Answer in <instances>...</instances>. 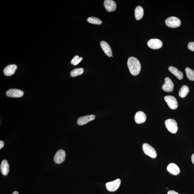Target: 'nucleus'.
<instances>
[{
	"label": "nucleus",
	"mask_w": 194,
	"mask_h": 194,
	"mask_svg": "<svg viewBox=\"0 0 194 194\" xmlns=\"http://www.w3.org/2000/svg\"><path fill=\"white\" fill-rule=\"evenodd\" d=\"M87 21L89 23L95 25H101L102 23L100 19L95 17H90L87 18Z\"/></svg>",
	"instance_id": "obj_23"
},
{
	"label": "nucleus",
	"mask_w": 194,
	"mask_h": 194,
	"mask_svg": "<svg viewBox=\"0 0 194 194\" xmlns=\"http://www.w3.org/2000/svg\"><path fill=\"white\" fill-rule=\"evenodd\" d=\"M4 142L2 141H0V149H1V148H3V146H4Z\"/></svg>",
	"instance_id": "obj_27"
},
{
	"label": "nucleus",
	"mask_w": 194,
	"mask_h": 194,
	"mask_svg": "<svg viewBox=\"0 0 194 194\" xmlns=\"http://www.w3.org/2000/svg\"><path fill=\"white\" fill-rule=\"evenodd\" d=\"M12 194H19L18 192L16 191L14 192Z\"/></svg>",
	"instance_id": "obj_29"
},
{
	"label": "nucleus",
	"mask_w": 194,
	"mask_h": 194,
	"mask_svg": "<svg viewBox=\"0 0 194 194\" xmlns=\"http://www.w3.org/2000/svg\"><path fill=\"white\" fill-rule=\"evenodd\" d=\"M83 59L82 57H79L78 55H76L71 61V63L74 65H76L80 63Z\"/></svg>",
	"instance_id": "obj_24"
},
{
	"label": "nucleus",
	"mask_w": 194,
	"mask_h": 194,
	"mask_svg": "<svg viewBox=\"0 0 194 194\" xmlns=\"http://www.w3.org/2000/svg\"><path fill=\"white\" fill-rule=\"evenodd\" d=\"M162 90L167 92H171L174 88V84L170 78L167 77L165 79V83L162 86Z\"/></svg>",
	"instance_id": "obj_8"
},
{
	"label": "nucleus",
	"mask_w": 194,
	"mask_h": 194,
	"mask_svg": "<svg viewBox=\"0 0 194 194\" xmlns=\"http://www.w3.org/2000/svg\"><path fill=\"white\" fill-rule=\"evenodd\" d=\"M84 72V69L82 68H77L74 69L71 72V75L72 77H75L80 75Z\"/></svg>",
	"instance_id": "obj_22"
},
{
	"label": "nucleus",
	"mask_w": 194,
	"mask_h": 194,
	"mask_svg": "<svg viewBox=\"0 0 194 194\" xmlns=\"http://www.w3.org/2000/svg\"><path fill=\"white\" fill-rule=\"evenodd\" d=\"M121 183V180L118 179L113 181L109 182L106 183V186L109 191L114 192L118 189Z\"/></svg>",
	"instance_id": "obj_6"
},
{
	"label": "nucleus",
	"mask_w": 194,
	"mask_h": 194,
	"mask_svg": "<svg viewBox=\"0 0 194 194\" xmlns=\"http://www.w3.org/2000/svg\"><path fill=\"white\" fill-rule=\"evenodd\" d=\"M100 46L104 52L107 56L111 57L112 56V52L109 45L105 41H101Z\"/></svg>",
	"instance_id": "obj_16"
},
{
	"label": "nucleus",
	"mask_w": 194,
	"mask_h": 194,
	"mask_svg": "<svg viewBox=\"0 0 194 194\" xmlns=\"http://www.w3.org/2000/svg\"><path fill=\"white\" fill-rule=\"evenodd\" d=\"M66 157V154L65 151L60 150L57 151L54 157V162L55 163L60 164L65 161Z\"/></svg>",
	"instance_id": "obj_7"
},
{
	"label": "nucleus",
	"mask_w": 194,
	"mask_h": 194,
	"mask_svg": "<svg viewBox=\"0 0 194 194\" xmlns=\"http://www.w3.org/2000/svg\"><path fill=\"white\" fill-rule=\"evenodd\" d=\"M188 47L190 51H194V42H190L189 43Z\"/></svg>",
	"instance_id": "obj_25"
},
{
	"label": "nucleus",
	"mask_w": 194,
	"mask_h": 194,
	"mask_svg": "<svg viewBox=\"0 0 194 194\" xmlns=\"http://www.w3.org/2000/svg\"><path fill=\"white\" fill-rule=\"evenodd\" d=\"M186 76L189 80L194 81V71L189 68L187 67L185 69Z\"/></svg>",
	"instance_id": "obj_21"
},
{
	"label": "nucleus",
	"mask_w": 194,
	"mask_h": 194,
	"mask_svg": "<svg viewBox=\"0 0 194 194\" xmlns=\"http://www.w3.org/2000/svg\"><path fill=\"white\" fill-rule=\"evenodd\" d=\"M167 169L169 173L174 175H178L180 172L179 168L176 164L174 163L170 164L168 166Z\"/></svg>",
	"instance_id": "obj_15"
},
{
	"label": "nucleus",
	"mask_w": 194,
	"mask_h": 194,
	"mask_svg": "<svg viewBox=\"0 0 194 194\" xmlns=\"http://www.w3.org/2000/svg\"><path fill=\"white\" fill-rule=\"evenodd\" d=\"M17 69V66L15 65H9L5 67L4 73L5 75L7 76H11L14 74Z\"/></svg>",
	"instance_id": "obj_14"
},
{
	"label": "nucleus",
	"mask_w": 194,
	"mask_h": 194,
	"mask_svg": "<svg viewBox=\"0 0 194 194\" xmlns=\"http://www.w3.org/2000/svg\"><path fill=\"white\" fill-rule=\"evenodd\" d=\"M24 95L23 91L17 89H11L8 90L6 92L7 96L12 98H20Z\"/></svg>",
	"instance_id": "obj_10"
},
{
	"label": "nucleus",
	"mask_w": 194,
	"mask_h": 194,
	"mask_svg": "<svg viewBox=\"0 0 194 194\" xmlns=\"http://www.w3.org/2000/svg\"><path fill=\"white\" fill-rule=\"evenodd\" d=\"M127 65L132 75L137 76L139 74L141 70V65L137 58L134 57H129L128 60Z\"/></svg>",
	"instance_id": "obj_1"
},
{
	"label": "nucleus",
	"mask_w": 194,
	"mask_h": 194,
	"mask_svg": "<svg viewBox=\"0 0 194 194\" xmlns=\"http://www.w3.org/2000/svg\"><path fill=\"white\" fill-rule=\"evenodd\" d=\"M164 100L170 109L174 110L178 108V102L174 97L169 95L165 97Z\"/></svg>",
	"instance_id": "obj_5"
},
{
	"label": "nucleus",
	"mask_w": 194,
	"mask_h": 194,
	"mask_svg": "<svg viewBox=\"0 0 194 194\" xmlns=\"http://www.w3.org/2000/svg\"><path fill=\"white\" fill-rule=\"evenodd\" d=\"M165 124L166 128L170 132L176 133L178 131V127L177 123L174 119H169L166 120Z\"/></svg>",
	"instance_id": "obj_2"
},
{
	"label": "nucleus",
	"mask_w": 194,
	"mask_h": 194,
	"mask_svg": "<svg viewBox=\"0 0 194 194\" xmlns=\"http://www.w3.org/2000/svg\"><path fill=\"white\" fill-rule=\"evenodd\" d=\"M190 90L187 86L183 85L182 86L179 92V96L181 98H184L189 93Z\"/></svg>",
	"instance_id": "obj_20"
},
{
	"label": "nucleus",
	"mask_w": 194,
	"mask_h": 194,
	"mask_svg": "<svg viewBox=\"0 0 194 194\" xmlns=\"http://www.w3.org/2000/svg\"><path fill=\"white\" fill-rule=\"evenodd\" d=\"M167 194H179L177 192L174 191V190H170V191L168 192Z\"/></svg>",
	"instance_id": "obj_26"
},
{
	"label": "nucleus",
	"mask_w": 194,
	"mask_h": 194,
	"mask_svg": "<svg viewBox=\"0 0 194 194\" xmlns=\"http://www.w3.org/2000/svg\"><path fill=\"white\" fill-rule=\"evenodd\" d=\"M95 116L94 115H91L83 116L78 119L77 124L79 125H84L91 121L94 120Z\"/></svg>",
	"instance_id": "obj_11"
},
{
	"label": "nucleus",
	"mask_w": 194,
	"mask_h": 194,
	"mask_svg": "<svg viewBox=\"0 0 194 194\" xmlns=\"http://www.w3.org/2000/svg\"><path fill=\"white\" fill-rule=\"evenodd\" d=\"M148 45L149 47L154 49H159L162 46V43L160 40L153 39L148 41Z\"/></svg>",
	"instance_id": "obj_9"
},
{
	"label": "nucleus",
	"mask_w": 194,
	"mask_h": 194,
	"mask_svg": "<svg viewBox=\"0 0 194 194\" xmlns=\"http://www.w3.org/2000/svg\"><path fill=\"white\" fill-rule=\"evenodd\" d=\"M104 4L106 9L109 12L114 11L117 8L115 2L112 0H105Z\"/></svg>",
	"instance_id": "obj_12"
},
{
	"label": "nucleus",
	"mask_w": 194,
	"mask_h": 194,
	"mask_svg": "<svg viewBox=\"0 0 194 194\" xmlns=\"http://www.w3.org/2000/svg\"><path fill=\"white\" fill-rule=\"evenodd\" d=\"M169 70L171 73L175 76L178 79L181 80L183 79V74L182 72L179 71L176 68L173 66H170L169 67Z\"/></svg>",
	"instance_id": "obj_18"
},
{
	"label": "nucleus",
	"mask_w": 194,
	"mask_h": 194,
	"mask_svg": "<svg viewBox=\"0 0 194 194\" xmlns=\"http://www.w3.org/2000/svg\"><path fill=\"white\" fill-rule=\"evenodd\" d=\"M10 167L8 163L6 160H3L1 165V173L4 176L7 175L9 171Z\"/></svg>",
	"instance_id": "obj_17"
},
{
	"label": "nucleus",
	"mask_w": 194,
	"mask_h": 194,
	"mask_svg": "<svg viewBox=\"0 0 194 194\" xmlns=\"http://www.w3.org/2000/svg\"><path fill=\"white\" fill-rule=\"evenodd\" d=\"M143 151L146 155L152 158H155L157 157L156 151L153 147L148 144L144 143L143 146Z\"/></svg>",
	"instance_id": "obj_3"
},
{
	"label": "nucleus",
	"mask_w": 194,
	"mask_h": 194,
	"mask_svg": "<svg viewBox=\"0 0 194 194\" xmlns=\"http://www.w3.org/2000/svg\"><path fill=\"white\" fill-rule=\"evenodd\" d=\"M165 22L167 26L172 28L178 27L181 25V20L176 17H169L165 20Z\"/></svg>",
	"instance_id": "obj_4"
},
{
	"label": "nucleus",
	"mask_w": 194,
	"mask_h": 194,
	"mask_svg": "<svg viewBox=\"0 0 194 194\" xmlns=\"http://www.w3.org/2000/svg\"><path fill=\"white\" fill-rule=\"evenodd\" d=\"M135 18L137 20H141L143 16L144 11L142 7L138 6L137 7L134 11Z\"/></svg>",
	"instance_id": "obj_19"
},
{
	"label": "nucleus",
	"mask_w": 194,
	"mask_h": 194,
	"mask_svg": "<svg viewBox=\"0 0 194 194\" xmlns=\"http://www.w3.org/2000/svg\"><path fill=\"white\" fill-rule=\"evenodd\" d=\"M191 159L192 162L194 164V153L192 156Z\"/></svg>",
	"instance_id": "obj_28"
},
{
	"label": "nucleus",
	"mask_w": 194,
	"mask_h": 194,
	"mask_svg": "<svg viewBox=\"0 0 194 194\" xmlns=\"http://www.w3.org/2000/svg\"><path fill=\"white\" fill-rule=\"evenodd\" d=\"M146 119V116L144 112L139 111L135 114L134 120L137 123H143L145 122Z\"/></svg>",
	"instance_id": "obj_13"
}]
</instances>
